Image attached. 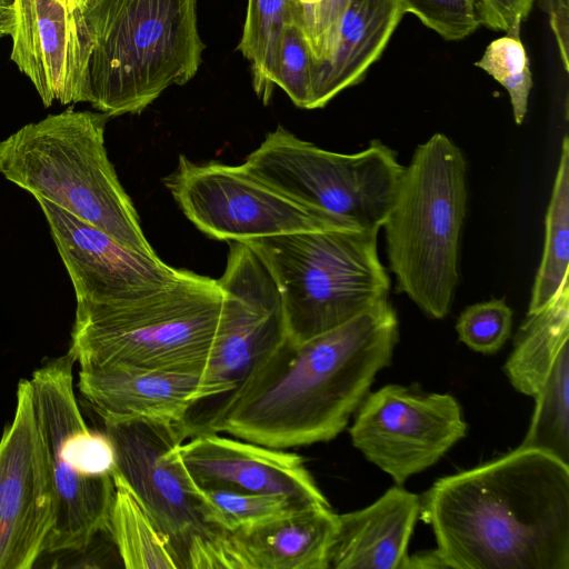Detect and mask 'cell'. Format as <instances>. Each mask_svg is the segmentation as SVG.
Instances as JSON below:
<instances>
[{"label":"cell","instance_id":"3957f363","mask_svg":"<svg viewBox=\"0 0 569 569\" xmlns=\"http://www.w3.org/2000/svg\"><path fill=\"white\" fill-rule=\"evenodd\" d=\"M91 39L88 102L109 117L142 112L198 72L197 0H79Z\"/></svg>","mask_w":569,"mask_h":569},{"label":"cell","instance_id":"d590c367","mask_svg":"<svg viewBox=\"0 0 569 569\" xmlns=\"http://www.w3.org/2000/svg\"><path fill=\"white\" fill-rule=\"evenodd\" d=\"M59 1L71 9L79 8V0H59Z\"/></svg>","mask_w":569,"mask_h":569},{"label":"cell","instance_id":"7c38bea8","mask_svg":"<svg viewBox=\"0 0 569 569\" xmlns=\"http://www.w3.org/2000/svg\"><path fill=\"white\" fill-rule=\"evenodd\" d=\"M163 183L184 216L217 240L244 241L301 231L359 228L283 194L242 164L196 163L181 154Z\"/></svg>","mask_w":569,"mask_h":569},{"label":"cell","instance_id":"44dd1931","mask_svg":"<svg viewBox=\"0 0 569 569\" xmlns=\"http://www.w3.org/2000/svg\"><path fill=\"white\" fill-rule=\"evenodd\" d=\"M337 531L330 505H310L231 532V539L240 569H329Z\"/></svg>","mask_w":569,"mask_h":569},{"label":"cell","instance_id":"4fadbf2b","mask_svg":"<svg viewBox=\"0 0 569 569\" xmlns=\"http://www.w3.org/2000/svg\"><path fill=\"white\" fill-rule=\"evenodd\" d=\"M349 433L369 462L402 486L461 440L467 423L453 396L392 383L366 396Z\"/></svg>","mask_w":569,"mask_h":569},{"label":"cell","instance_id":"d6a6232c","mask_svg":"<svg viewBox=\"0 0 569 569\" xmlns=\"http://www.w3.org/2000/svg\"><path fill=\"white\" fill-rule=\"evenodd\" d=\"M499 31L519 34L520 26L532 8L533 0H489Z\"/></svg>","mask_w":569,"mask_h":569},{"label":"cell","instance_id":"e0dca14e","mask_svg":"<svg viewBox=\"0 0 569 569\" xmlns=\"http://www.w3.org/2000/svg\"><path fill=\"white\" fill-rule=\"evenodd\" d=\"M10 59L44 107L88 102L91 39L80 9L59 0H13Z\"/></svg>","mask_w":569,"mask_h":569},{"label":"cell","instance_id":"277c9868","mask_svg":"<svg viewBox=\"0 0 569 569\" xmlns=\"http://www.w3.org/2000/svg\"><path fill=\"white\" fill-rule=\"evenodd\" d=\"M222 298L218 279L182 269L172 283L142 299L77 303L68 355L80 368L202 375Z\"/></svg>","mask_w":569,"mask_h":569},{"label":"cell","instance_id":"9c48e42d","mask_svg":"<svg viewBox=\"0 0 569 569\" xmlns=\"http://www.w3.org/2000/svg\"><path fill=\"white\" fill-rule=\"evenodd\" d=\"M116 470L173 548L181 569H239L231 532L213 522L210 505L177 452L186 440L176 423L103 422Z\"/></svg>","mask_w":569,"mask_h":569},{"label":"cell","instance_id":"f1b7e54d","mask_svg":"<svg viewBox=\"0 0 569 569\" xmlns=\"http://www.w3.org/2000/svg\"><path fill=\"white\" fill-rule=\"evenodd\" d=\"M511 329L512 310L503 298L468 306L456 323L459 340L483 355L500 350L510 337Z\"/></svg>","mask_w":569,"mask_h":569},{"label":"cell","instance_id":"d4e9b609","mask_svg":"<svg viewBox=\"0 0 569 569\" xmlns=\"http://www.w3.org/2000/svg\"><path fill=\"white\" fill-rule=\"evenodd\" d=\"M288 23L287 0H248L237 50L249 61L253 90L264 104L276 87L279 46Z\"/></svg>","mask_w":569,"mask_h":569},{"label":"cell","instance_id":"484cf974","mask_svg":"<svg viewBox=\"0 0 569 569\" xmlns=\"http://www.w3.org/2000/svg\"><path fill=\"white\" fill-rule=\"evenodd\" d=\"M405 13L449 41L461 40L480 26L499 31L489 0H400Z\"/></svg>","mask_w":569,"mask_h":569},{"label":"cell","instance_id":"5bb4252c","mask_svg":"<svg viewBox=\"0 0 569 569\" xmlns=\"http://www.w3.org/2000/svg\"><path fill=\"white\" fill-rule=\"evenodd\" d=\"M56 497L30 380L21 379L0 439V569H29L47 551Z\"/></svg>","mask_w":569,"mask_h":569},{"label":"cell","instance_id":"4316f807","mask_svg":"<svg viewBox=\"0 0 569 569\" xmlns=\"http://www.w3.org/2000/svg\"><path fill=\"white\" fill-rule=\"evenodd\" d=\"M475 64L493 77L507 90L515 122L521 124L528 111L532 76L519 34L507 33L490 42Z\"/></svg>","mask_w":569,"mask_h":569},{"label":"cell","instance_id":"d6986e66","mask_svg":"<svg viewBox=\"0 0 569 569\" xmlns=\"http://www.w3.org/2000/svg\"><path fill=\"white\" fill-rule=\"evenodd\" d=\"M78 389L103 422L179 425L206 396L201 375L127 368H80Z\"/></svg>","mask_w":569,"mask_h":569},{"label":"cell","instance_id":"603a6c76","mask_svg":"<svg viewBox=\"0 0 569 569\" xmlns=\"http://www.w3.org/2000/svg\"><path fill=\"white\" fill-rule=\"evenodd\" d=\"M114 498L108 533L128 569H181L167 537L157 527L143 505L114 470Z\"/></svg>","mask_w":569,"mask_h":569},{"label":"cell","instance_id":"ac0fdd59","mask_svg":"<svg viewBox=\"0 0 569 569\" xmlns=\"http://www.w3.org/2000/svg\"><path fill=\"white\" fill-rule=\"evenodd\" d=\"M177 452L200 489L278 496L297 506L329 505L299 455L216 432L191 437Z\"/></svg>","mask_w":569,"mask_h":569},{"label":"cell","instance_id":"ffe728a7","mask_svg":"<svg viewBox=\"0 0 569 569\" xmlns=\"http://www.w3.org/2000/svg\"><path fill=\"white\" fill-rule=\"evenodd\" d=\"M420 496L396 485L373 503L338 515L329 568L406 569Z\"/></svg>","mask_w":569,"mask_h":569},{"label":"cell","instance_id":"6da1fadb","mask_svg":"<svg viewBox=\"0 0 569 569\" xmlns=\"http://www.w3.org/2000/svg\"><path fill=\"white\" fill-rule=\"evenodd\" d=\"M443 568L569 569V465L518 447L420 496Z\"/></svg>","mask_w":569,"mask_h":569},{"label":"cell","instance_id":"5b68a950","mask_svg":"<svg viewBox=\"0 0 569 569\" xmlns=\"http://www.w3.org/2000/svg\"><path fill=\"white\" fill-rule=\"evenodd\" d=\"M109 116L67 109L0 140V174L136 251L157 254L104 144Z\"/></svg>","mask_w":569,"mask_h":569},{"label":"cell","instance_id":"8992f818","mask_svg":"<svg viewBox=\"0 0 569 569\" xmlns=\"http://www.w3.org/2000/svg\"><path fill=\"white\" fill-rule=\"evenodd\" d=\"M466 173L457 144L443 133L432 134L403 166L382 224L396 291L432 319L449 313L459 281Z\"/></svg>","mask_w":569,"mask_h":569},{"label":"cell","instance_id":"7402d4cb","mask_svg":"<svg viewBox=\"0 0 569 569\" xmlns=\"http://www.w3.org/2000/svg\"><path fill=\"white\" fill-rule=\"evenodd\" d=\"M403 16L400 0H350L330 57L312 64L308 109L323 108L341 91L362 81Z\"/></svg>","mask_w":569,"mask_h":569},{"label":"cell","instance_id":"ba28073f","mask_svg":"<svg viewBox=\"0 0 569 569\" xmlns=\"http://www.w3.org/2000/svg\"><path fill=\"white\" fill-rule=\"evenodd\" d=\"M72 359L56 358L30 379L56 497L46 552L84 551L108 532L117 456L108 433L87 427L73 391Z\"/></svg>","mask_w":569,"mask_h":569},{"label":"cell","instance_id":"1f68e13d","mask_svg":"<svg viewBox=\"0 0 569 569\" xmlns=\"http://www.w3.org/2000/svg\"><path fill=\"white\" fill-rule=\"evenodd\" d=\"M552 30L560 60L566 72L569 70V0H540Z\"/></svg>","mask_w":569,"mask_h":569},{"label":"cell","instance_id":"52a82bcc","mask_svg":"<svg viewBox=\"0 0 569 569\" xmlns=\"http://www.w3.org/2000/svg\"><path fill=\"white\" fill-rule=\"evenodd\" d=\"M378 232L335 228L248 239L282 298L288 338L303 342L387 299Z\"/></svg>","mask_w":569,"mask_h":569},{"label":"cell","instance_id":"9a60e30c","mask_svg":"<svg viewBox=\"0 0 569 569\" xmlns=\"http://www.w3.org/2000/svg\"><path fill=\"white\" fill-rule=\"evenodd\" d=\"M569 279L541 309L527 312L505 372L536 405L519 447L545 451L569 465Z\"/></svg>","mask_w":569,"mask_h":569},{"label":"cell","instance_id":"e575fe53","mask_svg":"<svg viewBox=\"0 0 569 569\" xmlns=\"http://www.w3.org/2000/svg\"><path fill=\"white\" fill-rule=\"evenodd\" d=\"M14 21L13 0H0V38L12 34Z\"/></svg>","mask_w":569,"mask_h":569},{"label":"cell","instance_id":"cb8c5ba5","mask_svg":"<svg viewBox=\"0 0 569 569\" xmlns=\"http://www.w3.org/2000/svg\"><path fill=\"white\" fill-rule=\"evenodd\" d=\"M545 244L528 312L546 306L569 279V140L565 136L545 219Z\"/></svg>","mask_w":569,"mask_h":569},{"label":"cell","instance_id":"8fae6325","mask_svg":"<svg viewBox=\"0 0 569 569\" xmlns=\"http://www.w3.org/2000/svg\"><path fill=\"white\" fill-rule=\"evenodd\" d=\"M283 194L366 230L382 227L403 166L380 141L356 153H338L301 140L281 126L242 163Z\"/></svg>","mask_w":569,"mask_h":569},{"label":"cell","instance_id":"30bf717a","mask_svg":"<svg viewBox=\"0 0 569 569\" xmlns=\"http://www.w3.org/2000/svg\"><path fill=\"white\" fill-rule=\"evenodd\" d=\"M218 281L223 298L214 346L201 375L206 396L178 425L186 439L216 432L249 380L288 337L279 289L247 243L229 241Z\"/></svg>","mask_w":569,"mask_h":569},{"label":"cell","instance_id":"f546056e","mask_svg":"<svg viewBox=\"0 0 569 569\" xmlns=\"http://www.w3.org/2000/svg\"><path fill=\"white\" fill-rule=\"evenodd\" d=\"M350 0H287L289 23L299 28L313 63L327 60L335 47L340 19Z\"/></svg>","mask_w":569,"mask_h":569},{"label":"cell","instance_id":"836d02e7","mask_svg":"<svg viewBox=\"0 0 569 569\" xmlns=\"http://www.w3.org/2000/svg\"><path fill=\"white\" fill-rule=\"evenodd\" d=\"M443 568L435 550L409 555L406 569Z\"/></svg>","mask_w":569,"mask_h":569},{"label":"cell","instance_id":"7a4b0ae2","mask_svg":"<svg viewBox=\"0 0 569 569\" xmlns=\"http://www.w3.org/2000/svg\"><path fill=\"white\" fill-rule=\"evenodd\" d=\"M397 312L383 299L303 342L288 337L253 375L216 432L274 449L335 439L391 363Z\"/></svg>","mask_w":569,"mask_h":569},{"label":"cell","instance_id":"4dcf8cb0","mask_svg":"<svg viewBox=\"0 0 569 569\" xmlns=\"http://www.w3.org/2000/svg\"><path fill=\"white\" fill-rule=\"evenodd\" d=\"M312 64L302 32L297 26L288 23L279 46L274 86L280 87L298 108L308 109Z\"/></svg>","mask_w":569,"mask_h":569},{"label":"cell","instance_id":"83f0119b","mask_svg":"<svg viewBox=\"0 0 569 569\" xmlns=\"http://www.w3.org/2000/svg\"><path fill=\"white\" fill-rule=\"evenodd\" d=\"M200 490L211 507L213 522L228 532L249 529L292 508L305 507L278 496L228 489Z\"/></svg>","mask_w":569,"mask_h":569},{"label":"cell","instance_id":"2e32d148","mask_svg":"<svg viewBox=\"0 0 569 569\" xmlns=\"http://www.w3.org/2000/svg\"><path fill=\"white\" fill-rule=\"evenodd\" d=\"M72 282L77 303H119L148 297L182 272L158 254L130 249L57 204L34 197Z\"/></svg>","mask_w":569,"mask_h":569}]
</instances>
